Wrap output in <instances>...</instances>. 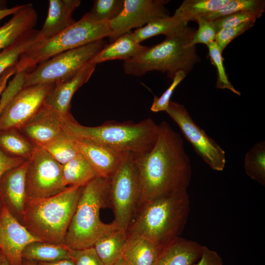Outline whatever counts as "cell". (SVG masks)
<instances>
[{"label":"cell","mask_w":265,"mask_h":265,"mask_svg":"<svg viewBox=\"0 0 265 265\" xmlns=\"http://www.w3.org/2000/svg\"><path fill=\"white\" fill-rule=\"evenodd\" d=\"M265 1L263 0H229L219 10L200 18L212 21L221 17L242 11H252L264 13Z\"/></svg>","instance_id":"33"},{"label":"cell","mask_w":265,"mask_h":265,"mask_svg":"<svg viewBox=\"0 0 265 265\" xmlns=\"http://www.w3.org/2000/svg\"><path fill=\"white\" fill-rule=\"evenodd\" d=\"M4 207V204L1 198L0 197V216L1 215L2 209H3Z\"/></svg>","instance_id":"50"},{"label":"cell","mask_w":265,"mask_h":265,"mask_svg":"<svg viewBox=\"0 0 265 265\" xmlns=\"http://www.w3.org/2000/svg\"><path fill=\"white\" fill-rule=\"evenodd\" d=\"M109 204L116 226L127 232L141 201V186L135 161L128 158L110 178Z\"/></svg>","instance_id":"9"},{"label":"cell","mask_w":265,"mask_h":265,"mask_svg":"<svg viewBox=\"0 0 265 265\" xmlns=\"http://www.w3.org/2000/svg\"><path fill=\"white\" fill-rule=\"evenodd\" d=\"M141 186L140 204L187 190L191 166L180 134L166 121L159 125L157 141L149 153L134 159Z\"/></svg>","instance_id":"1"},{"label":"cell","mask_w":265,"mask_h":265,"mask_svg":"<svg viewBox=\"0 0 265 265\" xmlns=\"http://www.w3.org/2000/svg\"><path fill=\"white\" fill-rule=\"evenodd\" d=\"M37 241H43L22 225L4 206L0 216V251L9 265H23L24 249Z\"/></svg>","instance_id":"14"},{"label":"cell","mask_w":265,"mask_h":265,"mask_svg":"<svg viewBox=\"0 0 265 265\" xmlns=\"http://www.w3.org/2000/svg\"><path fill=\"white\" fill-rule=\"evenodd\" d=\"M96 65L89 63L72 79L55 84L47 96L44 105L54 109L65 117L71 115V101L75 92L86 83L95 71Z\"/></svg>","instance_id":"19"},{"label":"cell","mask_w":265,"mask_h":265,"mask_svg":"<svg viewBox=\"0 0 265 265\" xmlns=\"http://www.w3.org/2000/svg\"><path fill=\"white\" fill-rule=\"evenodd\" d=\"M55 84H41L23 87L10 99L0 117V131L19 129L44 104Z\"/></svg>","instance_id":"12"},{"label":"cell","mask_w":265,"mask_h":265,"mask_svg":"<svg viewBox=\"0 0 265 265\" xmlns=\"http://www.w3.org/2000/svg\"><path fill=\"white\" fill-rule=\"evenodd\" d=\"M107 45L104 39L60 53L27 72L23 87L41 84H57L73 78Z\"/></svg>","instance_id":"8"},{"label":"cell","mask_w":265,"mask_h":265,"mask_svg":"<svg viewBox=\"0 0 265 265\" xmlns=\"http://www.w3.org/2000/svg\"><path fill=\"white\" fill-rule=\"evenodd\" d=\"M255 22H249L240 25L224 28L216 33L215 43L221 53L233 40L254 26Z\"/></svg>","instance_id":"37"},{"label":"cell","mask_w":265,"mask_h":265,"mask_svg":"<svg viewBox=\"0 0 265 265\" xmlns=\"http://www.w3.org/2000/svg\"><path fill=\"white\" fill-rule=\"evenodd\" d=\"M209 55L211 63L216 68L217 79L215 87L217 89H226L230 90L234 94L240 96V92L237 90L229 80L223 64V58L215 42L207 45Z\"/></svg>","instance_id":"35"},{"label":"cell","mask_w":265,"mask_h":265,"mask_svg":"<svg viewBox=\"0 0 265 265\" xmlns=\"http://www.w3.org/2000/svg\"><path fill=\"white\" fill-rule=\"evenodd\" d=\"M168 0H124L120 14L109 22L111 34L109 43L133 28L144 26L152 21L169 16L165 5Z\"/></svg>","instance_id":"13"},{"label":"cell","mask_w":265,"mask_h":265,"mask_svg":"<svg viewBox=\"0 0 265 265\" xmlns=\"http://www.w3.org/2000/svg\"><path fill=\"white\" fill-rule=\"evenodd\" d=\"M97 176L93 168L80 153L62 165V182L66 187L83 186Z\"/></svg>","instance_id":"24"},{"label":"cell","mask_w":265,"mask_h":265,"mask_svg":"<svg viewBox=\"0 0 265 265\" xmlns=\"http://www.w3.org/2000/svg\"><path fill=\"white\" fill-rule=\"evenodd\" d=\"M1 265H9L7 261L4 257H3Z\"/></svg>","instance_id":"51"},{"label":"cell","mask_w":265,"mask_h":265,"mask_svg":"<svg viewBox=\"0 0 265 265\" xmlns=\"http://www.w3.org/2000/svg\"><path fill=\"white\" fill-rule=\"evenodd\" d=\"M109 22H97L87 13L79 21L54 37L35 43L20 56L17 72H28L40 62L60 53L109 37Z\"/></svg>","instance_id":"7"},{"label":"cell","mask_w":265,"mask_h":265,"mask_svg":"<svg viewBox=\"0 0 265 265\" xmlns=\"http://www.w3.org/2000/svg\"><path fill=\"white\" fill-rule=\"evenodd\" d=\"M79 152L89 162L98 176L110 178L130 157L102 145L75 140Z\"/></svg>","instance_id":"16"},{"label":"cell","mask_w":265,"mask_h":265,"mask_svg":"<svg viewBox=\"0 0 265 265\" xmlns=\"http://www.w3.org/2000/svg\"><path fill=\"white\" fill-rule=\"evenodd\" d=\"M67 117L44 104L31 119L18 130L34 144L43 146L62 132L64 120Z\"/></svg>","instance_id":"15"},{"label":"cell","mask_w":265,"mask_h":265,"mask_svg":"<svg viewBox=\"0 0 265 265\" xmlns=\"http://www.w3.org/2000/svg\"><path fill=\"white\" fill-rule=\"evenodd\" d=\"M27 160L7 155L0 148V180L7 171L17 167Z\"/></svg>","instance_id":"42"},{"label":"cell","mask_w":265,"mask_h":265,"mask_svg":"<svg viewBox=\"0 0 265 265\" xmlns=\"http://www.w3.org/2000/svg\"><path fill=\"white\" fill-rule=\"evenodd\" d=\"M162 249L139 237H128L122 257L128 265H153Z\"/></svg>","instance_id":"23"},{"label":"cell","mask_w":265,"mask_h":265,"mask_svg":"<svg viewBox=\"0 0 265 265\" xmlns=\"http://www.w3.org/2000/svg\"><path fill=\"white\" fill-rule=\"evenodd\" d=\"M37 265H75V264L72 259H68L53 262H38Z\"/></svg>","instance_id":"45"},{"label":"cell","mask_w":265,"mask_h":265,"mask_svg":"<svg viewBox=\"0 0 265 265\" xmlns=\"http://www.w3.org/2000/svg\"><path fill=\"white\" fill-rule=\"evenodd\" d=\"M27 160L6 172L0 180V197L10 212L22 214L26 201Z\"/></svg>","instance_id":"17"},{"label":"cell","mask_w":265,"mask_h":265,"mask_svg":"<svg viewBox=\"0 0 265 265\" xmlns=\"http://www.w3.org/2000/svg\"><path fill=\"white\" fill-rule=\"evenodd\" d=\"M23 6L22 5H16L9 8H5L0 10V21L5 17L11 15H13Z\"/></svg>","instance_id":"46"},{"label":"cell","mask_w":265,"mask_h":265,"mask_svg":"<svg viewBox=\"0 0 265 265\" xmlns=\"http://www.w3.org/2000/svg\"><path fill=\"white\" fill-rule=\"evenodd\" d=\"M127 238V232L117 228L95 242L93 247L104 265H111L122 256Z\"/></svg>","instance_id":"25"},{"label":"cell","mask_w":265,"mask_h":265,"mask_svg":"<svg viewBox=\"0 0 265 265\" xmlns=\"http://www.w3.org/2000/svg\"><path fill=\"white\" fill-rule=\"evenodd\" d=\"M264 13L242 11L226 15L212 21L216 32L224 28L236 26L249 22H256Z\"/></svg>","instance_id":"36"},{"label":"cell","mask_w":265,"mask_h":265,"mask_svg":"<svg viewBox=\"0 0 265 265\" xmlns=\"http://www.w3.org/2000/svg\"><path fill=\"white\" fill-rule=\"evenodd\" d=\"M71 259L75 265H104L94 247L82 249H71Z\"/></svg>","instance_id":"40"},{"label":"cell","mask_w":265,"mask_h":265,"mask_svg":"<svg viewBox=\"0 0 265 265\" xmlns=\"http://www.w3.org/2000/svg\"><path fill=\"white\" fill-rule=\"evenodd\" d=\"M124 0H95L87 13L97 22H109L117 17L123 10Z\"/></svg>","instance_id":"34"},{"label":"cell","mask_w":265,"mask_h":265,"mask_svg":"<svg viewBox=\"0 0 265 265\" xmlns=\"http://www.w3.org/2000/svg\"><path fill=\"white\" fill-rule=\"evenodd\" d=\"M80 4V0H50L48 15L38 31L36 43L50 39L72 25L76 22L73 13Z\"/></svg>","instance_id":"18"},{"label":"cell","mask_w":265,"mask_h":265,"mask_svg":"<svg viewBox=\"0 0 265 265\" xmlns=\"http://www.w3.org/2000/svg\"><path fill=\"white\" fill-rule=\"evenodd\" d=\"M41 146L61 165L80 153L75 140L64 130L52 141Z\"/></svg>","instance_id":"31"},{"label":"cell","mask_w":265,"mask_h":265,"mask_svg":"<svg viewBox=\"0 0 265 265\" xmlns=\"http://www.w3.org/2000/svg\"><path fill=\"white\" fill-rule=\"evenodd\" d=\"M4 256L2 255L1 252L0 251V265H1L2 260L3 259Z\"/></svg>","instance_id":"52"},{"label":"cell","mask_w":265,"mask_h":265,"mask_svg":"<svg viewBox=\"0 0 265 265\" xmlns=\"http://www.w3.org/2000/svg\"><path fill=\"white\" fill-rule=\"evenodd\" d=\"M38 31L31 30L0 52V76L8 68L16 66L21 55L37 42Z\"/></svg>","instance_id":"29"},{"label":"cell","mask_w":265,"mask_h":265,"mask_svg":"<svg viewBox=\"0 0 265 265\" xmlns=\"http://www.w3.org/2000/svg\"><path fill=\"white\" fill-rule=\"evenodd\" d=\"M6 2L0 0V10L6 8Z\"/></svg>","instance_id":"49"},{"label":"cell","mask_w":265,"mask_h":265,"mask_svg":"<svg viewBox=\"0 0 265 265\" xmlns=\"http://www.w3.org/2000/svg\"><path fill=\"white\" fill-rule=\"evenodd\" d=\"M148 47L136 42L133 38L132 31H131L107 44L92 58L90 63L97 65L115 59L125 61L141 54Z\"/></svg>","instance_id":"22"},{"label":"cell","mask_w":265,"mask_h":265,"mask_svg":"<svg viewBox=\"0 0 265 265\" xmlns=\"http://www.w3.org/2000/svg\"><path fill=\"white\" fill-rule=\"evenodd\" d=\"M194 265H224V264L216 251L204 246L200 259Z\"/></svg>","instance_id":"43"},{"label":"cell","mask_w":265,"mask_h":265,"mask_svg":"<svg viewBox=\"0 0 265 265\" xmlns=\"http://www.w3.org/2000/svg\"><path fill=\"white\" fill-rule=\"evenodd\" d=\"M37 19V13L32 4H23L7 23L0 26V52L34 29Z\"/></svg>","instance_id":"21"},{"label":"cell","mask_w":265,"mask_h":265,"mask_svg":"<svg viewBox=\"0 0 265 265\" xmlns=\"http://www.w3.org/2000/svg\"><path fill=\"white\" fill-rule=\"evenodd\" d=\"M189 210L187 190L142 203L128 228L127 236L145 238L162 249L180 237Z\"/></svg>","instance_id":"3"},{"label":"cell","mask_w":265,"mask_h":265,"mask_svg":"<svg viewBox=\"0 0 265 265\" xmlns=\"http://www.w3.org/2000/svg\"><path fill=\"white\" fill-rule=\"evenodd\" d=\"M203 246L179 237L161 249L153 265H194L200 259Z\"/></svg>","instance_id":"20"},{"label":"cell","mask_w":265,"mask_h":265,"mask_svg":"<svg viewBox=\"0 0 265 265\" xmlns=\"http://www.w3.org/2000/svg\"><path fill=\"white\" fill-rule=\"evenodd\" d=\"M196 22L198 24V28L194 33L190 45L195 46L202 43L207 46L214 42L217 32L212 22L201 18L198 19Z\"/></svg>","instance_id":"39"},{"label":"cell","mask_w":265,"mask_h":265,"mask_svg":"<svg viewBox=\"0 0 265 265\" xmlns=\"http://www.w3.org/2000/svg\"><path fill=\"white\" fill-rule=\"evenodd\" d=\"M63 130L75 140L105 146L134 159L153 149L158 136L159 125L148 118L137 123L111 121L88 127L79 124L71 115L64 120Z\"/></svg>","instance_id":"2"},{"label":"cell","mask_w":265,"mask_h":265,"mask_svg":"<svg viewBox=\"0 0 265 265\" xmlns=\"http://www.w3.org/2000/svg\"><path fill=\"white\" fill-rule=\"evenodd\" d=\"M27 162L26 188L27 202L53 196L67 187L62 182V165L42 146L35 145Z\"/></svg>","instance_id":"10"},{"label":"cell","mask_w":265,"mask_h":265,"mask_svg":"<svg viewBox=\"0 0 265 265\" xmlns=\"http://www.w3.org/2000/svg\"><path fill=\"white\" fill-rule=\"evenodd\" d=\"M22 258L23 260L37 262L71 259V249L65 244L37 241L26 247L22 253Z\"/></svg>","instance_id":"26"},{"label":"cell","mask_w":265,"mask_h":265,"mask_svg":"<svg viewBox=\"0 0 265 265\" xmlns=\"http://www.w3.org/2000/svg\"><path fill=\"white\" fill-rule=\"evenodd\" d=\"M195 31L188 24L184 25L165 36L160 43L148 47L141 54L124 61L125 73L141 76L152 71H159L166 73L172 80L180 71L187 75L201 60L196 46L190 45Z\"/></svg>","instance_id":"4"},{"label":"cell","mask_w":265,"mask_h":265,"mask_svg":"<svg viewBox=\"0 0 265 265\" xmlns=\"http://www.w3.org/2000/svg\"><path fill=\"white\" fill-rule=\"evenodd\" d=\"M17 72L16 66L11 67L4 71L0 76V99L7 86V83L9 78Z\"/></svg>","instance_id":"44"},{"label":"cell","mask_w":265,"mask_h":265,"mask_svg":"<svg viewBox=\"0 0 265 265\" xmlns=\"http://www.w3.org/2000/svg\"><path fill=\"white\" fill-rule=\"evenodd\" d=\"M83 186H68L53 196L28 202L22 214L24 226L44 242L65 244Z\"/></svg>","instance_id":"5"},{"label":"cell","mask_w":265,"mask_h":265,"mask_svg":"<svg viewBox=\"0 0 265 265\" xmlns=\"http://www.w3.org/2000/svg\"><path fill=\"white\" fill-rule=\"evenodd\" d=\"M109 181L97 176L83 186L65 237V245L70 249L93 247L100 238L118 228L100 218V210L109 207Z\"/></svg>","instance_id":"6"},{"label":"cell","mask_w":265,"mask_h":265,"mask_svg":"<svg viewBox=\"0 0 265 265\" xmlns=\"http://www.w3.org/2000/svg\"><path fill=\"white\" fill-rule=\"evenodd\" d=\"M187 23L173 15L151 21L132 32L134 40L137 43L160 34L165 36Z\"/></svg>","instance_id":"30"},{"label":"cell","mask_w":265,"mask_h":265,"mask_svg":"<svg viewBox=\"0 0 265 265\" xmlns=\"http://www.w3.org/2000/svg\"><path fill=\"white\" fill-rule=\"evenodd\" d=\"M35 147V145L17 129L0 131V148L9 156L27 160Z\"/></svg>","instance_id":"28"},{"label":"cell","mask_w":265,"mask_h":265,"mask_svg":"<svg viewBox=\"0 0 265 265\" xmlns=\"http://www.w3.org/2000/svg\"><path fill=\"white\" fill-rule=\"evenodd\" d=\"M166 112L203 161L213 170L222 171L226 164L225 151L195 122L185 106L170 101Z\"/></svg>","instance_id":"11"},{"label":"cell","mask_w":265,"mask_h":265,"mask_svg":"<svg viewBox=\"0 0 265 265\" xmlns=\"http://www.w3.org/2000/svg\"><path fill=\"white\" fill-rule=\"evenodd\" d=\"M186 74L183 71L177 72L172 79V82L160 97L155 96L151 107L154 112L165 111L168 107L170 98L177 86L186 77Z\"/></svg>","instance_id":"38"},{"label":"cell","mask_w":265,"mask_h":265,"mask_svg":"<svg viewBox=\"0 0 265 265\" xmlns=\"http://www.w3.org/2000/svg\"><path fill=\"white\" fill-rule=\"evenodd\" d=\"M23 265H37V262L34 261L23 260Z\"/></svg>","instance_id":"48"},{"label":"cell","mask_w":265,"mask_h":265,"mask_svg":"<svg viewBox=\"0 0 265 265\" xmlns=\"http://www.w3.org/2000/svg\"><path fill=\"white\" fill-rule=\"evenodd\" d=\"M245 173L252 180L265 185V142L256 143L246 154L244 161Z\"/></svg>","instance_id":"32"},{"label":"cell","mask_w":265,"mask_h":265,"mask_svg":"<svg viewBox=\"0 0 265 265\" xmlns=\"http://www.w3.org/2000/svg\"><path fill=\"white\" fill-rule=\"evenodd\" d=\"M229 0H185L173 15L185 23L195 22L224 7Z\"/></svg>","instance_id":"27"},{"label":"cell","mask_w":265,"mask_h":265,"mask_svg":"<svg viewBox=\"0 0 265 265\" xmlns=\"http://www.w3.org/2000/svg\"><path fill=\"white\" fill-rule=\"evenodd\" d=\"M111 265H128V264L122 256Z\"/></svg>","instance_id":"47"},{"label":"cell","mask_w":265,"mask_h":265,"mask_svg":"<svg viewBox=\"0 0 265 265\" xmlns=\"http://www.w3.org/2000/svg\"><path fill=\"white\" fill-rule=\"evenodd\" d=\"M26 73V71L16 73L12 80L7 85L0 99V117L8 102L23 87Z\"/></svg>","instance_id":"41"}]
</instances>
